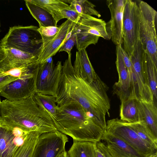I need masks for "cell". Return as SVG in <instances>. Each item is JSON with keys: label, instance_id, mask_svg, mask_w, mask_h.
I'll use <instances>...</instances> for the list:
<instances>
[{"label": "cell", "instance_id": "1", "mask_svg": "<svg viewBox=\"0 0 157 157\" xmlns=\"http://www.w3.org/2000/svg\"><path fill=\"white\" fill-rule=\"evenodd\" d=\"M108 87L99 76L92 84L75 73L71 54L62 65L61 76L56 97L57 105L76 102L90 113L101 125H106L105 117L110 108Z\"/></svg>", "mask_w": 157, "mask_h": 157}, {"label": "cell", "instance_id": "2", "mask_svg": "<svg viewBox=\"0 0 157 157\" xmlns=\"http://www.w3.org/2000/svg\"><path fill=\"white\" fill-rule=\"evenodd\" d=\"M0 124L26 132H37L40 135L57 130L49 115L38 106L33 97L2 101Z\"/></svg>", "mask_w": 157, "mask_h": 157}, {"label": "cell", "instance_id": "3", "mask_svg": "<svg viewBox=\"0 0 157 157\" xmlns=\"http://www.w3.org/2000/svg\"><path fill=\"white\" fill-rule=\"evenodd\" d=\"M55 126L59 131L78 141L97 143L105 131L90 113L74 101L57 105Z\"/></svg>", "mask_w": 157, "mask_h": 157}, {"label": "cell", "instance_id": "4", "mask_svg": "<svg viewBox=\"0 0 157 157\" xmlns=\"http://www.w3.org/2000/svg\"><path fill=\"white\" fill-rule=\"evenodd\" d=\"M137 13L139 26V38L144 51L157 66V38L156 20L157 12L146 2L137 4Z\"/></svg>", "mask_w": 157, "mask_h": 157}, {"label": "cell", "instance_id": "5", "mask_svg": "<svg viewBox=\"0 0 157 157\" xmlns=\"http://www.w3.org/2000/svg\"><path fill=\"white\" fill-rule=\"evenodd\" d=\"M38 28L34 25L10 27L0 44L3 48H12L38 56V46L42 43L41 39L37 38Z\"/></svg>", "mask_w": 157, "mask_h": 157}, {"label": "cell", "instance_id": "6", "mask_svg": "<svg viewBox=\"0 0 157 157\" xmlns=\"http://www.w3.org/2000/svg\"><path fill=\"white\" fill-rule=\"evenodd\" d=\"M52 57L39 63L36 74V93L56 96L61 76L62 65L59 61L55 66Z\"/></svg>", "mask_w": 157, "mask_h": 157}, {"label": "cell", "instance_id": "7", "mask_svg": "<svg viewBox=\"0 0 157 157\" xmlns=\"http://www.w3.org/2000/svg\"><path fill=\"white\" fill-rule=\"evenodd\" d=\"M105 131L124 140L144 157L157 152V150L146 144L126 122L118 118L106 122Z\"/></svg>", "mask_w": 157, "mask_h": 157}, {"label": "cell", "instance_id": "8", "mask_svg": "<svg viewBox=\"0 0 157 157\" xmlns=\"http://www.w3.org/2000/svg\"><path fill=\"white\" fill-rule=\"evenodd\" d=\"M137 3L126 0L122 26V40L124 50L129 56L139 39V26L137 13Z\"/></svg>", "mask_w": 157, "mask_h": 157}, {"label": "cell", "instance_id": "9", "mask_svg": "<svg viewBox=\"0 0 157 157\" xmlns=\"http://www.w3.org/2000/svg\"><path fill=\"white\" fill-rule=\"evenodd\" d=\"M67 136L57 130L40 135L32 157H58L65 151Z\"/></svg>", "mask_w": 157, "mask_h": 157}, {"label": "cell", "instance_id": "10", "mask_svg": "<svg viewBox=\"0 0 157 157\" xmlns=\"http://www.w3.org/2000/svg\"><path fill=\"white\" fill-rule=\"evenodd\" d=\"M38 64L27 74L8 84L1 91L0 95L10 101L33 97L36 93V74Z\"/></svg>", "mask_w": 157, "mask_h": 157}, {"label": "cell", "instance_id": "11", "mask_svg": "<svg viewBox=\"0 0 157 157\" xmlns=\"http://www.w3.org/2000/svg\"><path fill=\"white\" fill-rule=\"evenodd\" d=\"M74 24L71 21L66 20L60 25L59 32L48 43L41 44L37 54L39 63H44L59 52L71 36Z\"/></svg>", "mask_w": 157, "mask_h": 157}, {"label": "cell", "instance_id": "12", "mask_svg": "<svg viewBox=\"0 0 157 157\" xmlns=\"http://www.w3.org/2000/svg\"><path fill=\"white\" fill-rule=\"evenodd\" d=\"M3 49L0 56V70L2 71L24 66L34 67L39 63L37 55L12 48Z\"/></svg>", "mask_w": 157, "mask_h": 157}, {"label": "cell", "instance_id": "13", "mask_svg": "<svg viewBox=\"0 0 157 157\" xmlns=\"http://www.w3.org/2000/svg\"><path fill=\"white\" fill-rule=\"evenodd\" d=\"M27 133L0 124V157H12Z\"/></svg>", "mask_w": 157, "mask_h": 157}, {"label": "cell", "instance_id": "14", "mask_svg": "<svg viewBox=\"0 0 157 157\" xmlns=\"http://www.w3.org/2000/svg\"><path fill=\"white\" fill-rule=\"evenodd\" d=\"M126 0H108L107 5L111 18L109 21L111 39L116 45H122L123 15Z\"/></svg>", "mask_w": 157, "mask_h": 157}, {"label": "cell", "instance_id": "15", "mask_svg": "<svg viewBox=\"0 0 157 157\" xmlns=\"http://www.w3.org/2000/svg\"><path fill=\"white\" fill-rule=\"evenodd\" d=\"M101 140L113 157H144L124 140L106 131Z\"/></svg>", "mask_w": 157, "mask_h": 157}, {"label": "cell", "instance_id": "16", "mask_svg": "<svg viewBox=\"0 0 157 157\" xmlns=\"http://www.w3.org/2000/svg\"><path fill=\"white\" fill-rule=\"evenodd\" d=\"M120 45H116V64L119 79L118 82L114 84L113 87L114 93L121 100L128 97L129 78L128 70L123 60Z\"/></svg>", "mask_w": 157, "mask_h": 157}, {"label": "cell", "instance_id": "17", "mask_svg": "<svg viewBox=\"0 0 157 157\" xmlns=\"http://www.w3.org/2000/svg\"><path fill=\"white\" fill-rule=\"evenodd\" d=\"M80 19L77 27L93 35L109 40L111 35L107 29L106 23L102 19L85 14H80Z\"/></svg>", "mask_w": 157, "mask_h": 157}, {"label": "cell", "instance_id": "18", "mask_svg": "<svg viewBox=\"0 0 157 157\" xmlns=\"http://www.w3.org/2000/svg\"><path fill=\"white\" fill-rule=\"evenodd\" d=\"M73 67L75 73L90 84L94 82L98 76L92 66L86 49L76 52Z\"/></svg>", "mask_w": 157, "mask_h": 157}, {"label": "cell", "instance_id": "19", "mask_svg": "<svg viewBox=\"0 0 157 157\" xmlns=\"http://www.w3.org/2000/svg\"><path fill=\"white\" fill-rule=\"evenodd\" d=\"M140 121H143L154 138L157 140V104L138 100Z\"/></svg>", "mask_w": 157, "mask_h": 157}, {"label": "cell", "instance_id": "20", "mask_svg": "<svg viewBox=\"0 0 157 157\" xmlns=\"http://www.w3.org/2000/svg\"><path fill=\"white\" fill-rule=\"evenodd\" d=\"M138 100L136 98L128 97L121 100L120 120L129 123L140 121Z\"/></svg>", "mask_w": 157, "mask_h": 157}, {"label": "cell", "instance_id": "21", "mask_svg": "<svg viewBox=\"0 0 157 157\" xmlns=\"http://www.w3.org/2000/svg\"><path fill=\"white\" fill-rule=\"evenodd\" d=\"M28 10L39 23V27L57 26L53 16L48 11L30 0H25Z\"/></svg>", "mask_w": 157, "mask_h": 157}, {"label": "cell", "instance_id": "22", "mask_svg": "<svg viewBox=\"0 0 157 157\" xmlns=\"http://www.w3.org/2000/svg\"><path fill=\"white\" fill-rule=\"evenodd\" d=\"M97 143L73 140L67 152L69 157H96Z\"/></svg>", "mask_w": 157, "mask_h": 157}, {"label": "cell", "instance_id": "23", "mask_svg": "<svg viewBox=\"0 0 157 157\" xmlns=\"http://www.w3.org/2000/svg\"><path fill=\"white\" fill-rule=\"evenodd\" d=\"M33 98L38 106L49 115L55 125L57 114L56 97L37 92Z\"/></svg>", "mask_w": 157, "mask_h": 157}, {"label": "cell", "instance_id": "24", "mask_svg": "<svg viewBox=\"0 0 157 157\" xmlns=\"http://www.w3.org/2000/svg\"><path fill=\"white\" fill-rule=\"evenodd\" d=\"M48 11L53 16L56 23L63 19L61 10L69 6L62 0H30Z\"/></svg>", "mask_w": 157, "mask_h": 157}, {"label": "cell", "instance_id": "25", "mask_svg": "<svg viewBox=\"0 0 157 157\" xmlns=\"http://www.w3.org/2000/svg\"><path fill=\"white\" fill-rule=\"evenodd\" d=\"M143 61L149 86L153 95L154 101L157 103V66L154 63L150 56L144 52Z\"/></svg>", "mask_w": 157, "mask_h": 157}, {"label": "cell", "instance_id": "26", "mask_svg": "<svg viewBox=\"0 0 157 157\" xmlns=\"http://www.w3.org/2000/svg\"><path fill=\"white\" fill-rule=\"evenodd\" d=\"M40 134L36 132L27 133L22 144L12 157H32L33 151Z\"/></svg>", "mask_w": 157, "mask_h": 157}, {"label": "cell", "instance_id": "27", "mask_svg": "<svg viewBox=\"0 0 157 157\" xmlns=\"http://www.w3.org/2000/svg\"><path fill=\"white\" fill-rule=\"evenodd\" d=\"M127 123L146 144L157 150V140L154 138L143 121L134 123Z\"/></svg>", "mask_w": 157, "mask_h": 157}, {"label": "cell", "instance_id": "28", "mask_svg": "<svg viewBox=\"0 0 157 157\" xmlns=\"http://www.w3.org/2000/svg\"><path fill=\"white\" fill-rule=\"evenodd\" d=\"M65 3L70 4L69 6L79 14H85L92 16L94 15L99 18L101 15L96 10L95 6L91 2L86 0H62Z\"/></svg>", "mask_w": 157, "mask_h": 157}, {"label": "cell", "instance_id": "29", "mask_svg": "<svg viewBox=\"0 0 157 157\" xmlns=\"http://www.w3.org/2000/svg\"><path fill=\"white\" fill-rule=\"evenodd\" d=\"M76 41L75 45L78 51L86 49L90 45H95L98 43L99 38L78 29L76 24Z\"/></svg>", "mask_w": 157, "mask_h": 157}, {"label": "cell", "instance_id": "30", "mask_svg": "<svg viewBox=\"0 0 157 157\" xmlns=\"http://www.w3.org/2000/svg\"><path fill=\"white\" fill-rule=\"evenodd\" d=\"M60 28V25L38 28L37 31L41 36L42 44H45L51 40L59 32Z\"/></svg>", "mask_w": 157, "mask_h": 157}, {"label": "cell", "instance_id": "31", "mask_svg": "<svg viewBox=\"0 0 157 157\" xmlns=\"http://www.w3.org/2000/svg\"><path fill=\"white\" fill-rule=\"evenodd\" d=\"M120 48L124 62L128 71L130 84L132 86H136L137 85V83L134 69L132 62L124 50L122 45H120Z\"/></svg>", "mask_w": 157, "mask_h": 157}, {"label": "cell", "instance_id": "32", "mask_svg": "<svg viewBox=\"0 0 157 157\" xmlns=\"http://www.w3.org/2000/svg\"><path fill=\"white\" fill-rule=\"evenodd\" d=\"M76 41V24H75L71 36L61 47L59 52H66L68 55L71 54V51L75 44Z\"/></svg>", "mask_w": 157, "mask_h": 157}, {"label": "cell", "instance_id": "33", "mask_svg": "<svg viewBox=\"0 0 157 157\" xmlns=\"http://www.w3.org/2000/svg\"><path fill=\"white\" fill-rule=\"evenodd\" d=\"M61 14L63 18H67L74 23L78 24L80 19V14L69 7L62 10Z\"/></svg>", "mask_w": 157, "mask_h": 157}, {"label": "cell", "instance_id": "34", "mask_svg": "<svg viewBox=\"0 0 157 157\" xmlns=\"http://www.w3.org/2000/svg\"><path fill=\"white\" fill-rule=\"evenodd\" d=\"M97 146L96 157H113L102 142H97Z\"/></svg>", "mask_w": 157, "mask_h": 157}, {"label": "cell", "instance_id": "35", "mask_svg": "<svg viewBox=\"0 0 157 157\" xmlns=\"http://www.w3.org/2000/svg\"><path fill=\"white\" fill-rule=\"evenodd\" d=\"M18 78L10 76H4L3 72L0 70V92L8 84Z\"/></svg>", "mask_w": 157, "mask_h": 157}, {"label": "cell", "instance_id": "36", "mask_svg": "<svg viewBox=\"0 0 157 157\" xmlns=\"http://www.w3.org/2000/svg\"><path fill=\"white\" fill-rule=\"evenodd\" d=\"M58 157H69L67 152L65 151L63 152Z\"/></svg>", "mask_w": 157, "mask_h": 157}, {"label": "cell", "instance_id": "37", "mask_svg": "<svg viewBox=\"0 0 157 157\" xmlns=\"http://www.w3.org/2000/svg\"><path fill=\"white\" fill-rule=\"evenodd\" d=\"M144 157H157V152L149 156Z\"/></svg>", "mask_w": 157, "mask_h": 157}, {"label": "cell", "instance_id": "38", "mask_svg": "<svg viewBox=\"0 0 157 157\" xmlns=\"http://www.w3.org/2000/svg\"><path fill=\"white\" fill-rule=\"evenodd\" d=\"M3 51V48L2 47L0 43V55L2 54Z\"/></svg>", "mask_w": 157, "mask_h": 157}, {"label": "cell", "instance_id": "39", "mask_svg": "<svg viewBox=\"0 0 157 157\" xmlns=\"http://www.w3.org/2000/svg\"><path fill=\"white\" fill-rule=\"evenodd\" d=\"M1 22L0 21V33L1 32Z\"/></svg>", "mask_w": 157, "mask_h": 157}, {"label": "cell", "instance_id": "40", "mask_svg": "<svg viewBox=\"0 0 157 157\" xmlns=\"http://www.w3.org/2000/svg\"><path fill=\"white\" fill-rule=\"evenodd\" d=\"M1 99H0V106H1Z\"/></svg>", "mask_w": 157, "mask_h": 157}]
</instances>
